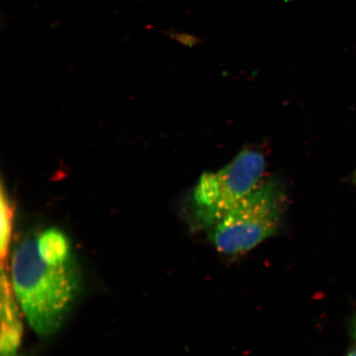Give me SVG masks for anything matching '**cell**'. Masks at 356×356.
<instances>
[{
  "instance_id": "obj_1",
  "label": "cell",
  "mask_w": 356,
  "mask_h": 356,
  "mask_svg": "<svg viewBox=\"0 0 356 356\" xmlns=\"http://www.w3.org/2000/svg\"><path fill=\"white\" fill-rule=\"evenodd\" d=\"M11 282L29 326L47 337L63 325L79 296L81 275L74 257L64 264H49L40 255L37 237H29L13 252Z\"/></svg>"
},
{
  "instance_id": "obj_2",
  "label": "cell",
  "mask_w": 356,
  "mask_h": 356,
  "mask_svg": "<svg viewBox=\"0 0 356 356\" xmlns=\"http://www.w3.org/2000/svg\"><path fill=\"white\" fill-rule=\"evenodd\" d=\"M286 200L283 186L277 180L258 185L209 229L213 246L229 256L251 250L277 232Z\"/></svg>"
},
{
  "instance_id": "obj_3",
  "label": "cell",
  "mask_w": 356,
  "mask_h": 356,
  "mask_svg": "<svg viewBox=\"0 0 356 356\" xmlns=\"http://www.w3.org/2000/svg\"><path fill=\"white\" fill-rule=\"evenodd\" d=\"M265 168L264 154L245 149L219 172L204 173L193 194L195 224L210 229L257 188Z\"/></svg>"
},
{
  "instance_id": "obj_4",
  "label": "cell",
  "mask_w": 356,
  "mask_h": 356,
  "mask_svg": "<svg viewBox=\"0 0 356 356\" xmlns=\"http://www.w3.org/2000/svg\"><path fill=\"white\" fill-rule=\"evenodd\" d=\"M24 334L20 306L16 299L10 275L1 270V334L0 351L2 354H17Z\"/></svg>"
},
{
  "instance_id": "obj_5",
  "label": "cell",
  "mask_w": 356,
  "mask_h": 356,
  "mask_svg": "<svg viewBox=\"0 0 356 356\" xmlns=\"http://www.w3.org/2000/svg\"><path fill=\"white\" fill-rule=\"evenodd\" d=\"M37 240L40 255L49 264H64L74 257L70 240L60 229L44 230Z\"/></svg>"
},
{
  "instance_id": "obj_6",
  "label": "cell",
  "mask_w": 356,
  "mask_h": 356,
  "mask_svg": "<svg viewBox=\"0 0 356 356\" xmlns=\"http://www.w3.org/2000/svg\"><path fill=\"white\" fill-rule=\"evenodd\" d=\"M13 217H15L13 204L2 186L1 198H0V258H1L2 269H4L6 266L8 252H10Z\"/></svg>"
},
{
  "instance_id": "obj_7",
  "label": "cell",
  "mask_w": 356,
  "mask_h": 356,
  "mask_svg": "<svg viewBox=\"0 0 356 356\" xmlns=\"http://www.w3.org/2000/svg\"><path fill=\"white\" fill-rule=\"evenodd\" d=\"M172 37L177 40V41L189 47L197 46V44L204 42L202 38L186 33H175L172 35Z\"/></svg>"
},
{
  "instance_id": "obj_8",
  "label": "cell",
  "mask_w": 356,
  "mask_h": 356,
  "mask_svg": "<svg viewBox=\"0 0 356 356\" xmlns=\"http://www.w3.org/2000/svg\"><path fill=\"white\" fill-rule=\"evenodd\" d=\"M353 346H351L349 353L347 354L346 356H356V319L353 324Z\"/></svg>"
},
{
  "instance_id": "obj_9",
  "label": "cell",
  "mask_w": 356,
  "mask_h": 356,
  "mask_svg": "<svg viewBox=\"0 0 356 356\" xmlns=\"http://www.w3.org/2000/svg\"><path fill=\"white\" fill-rule=\"evenodd\" d=\"M1 356H17V354H3Z\"/></svg>"
}]
</instances>
